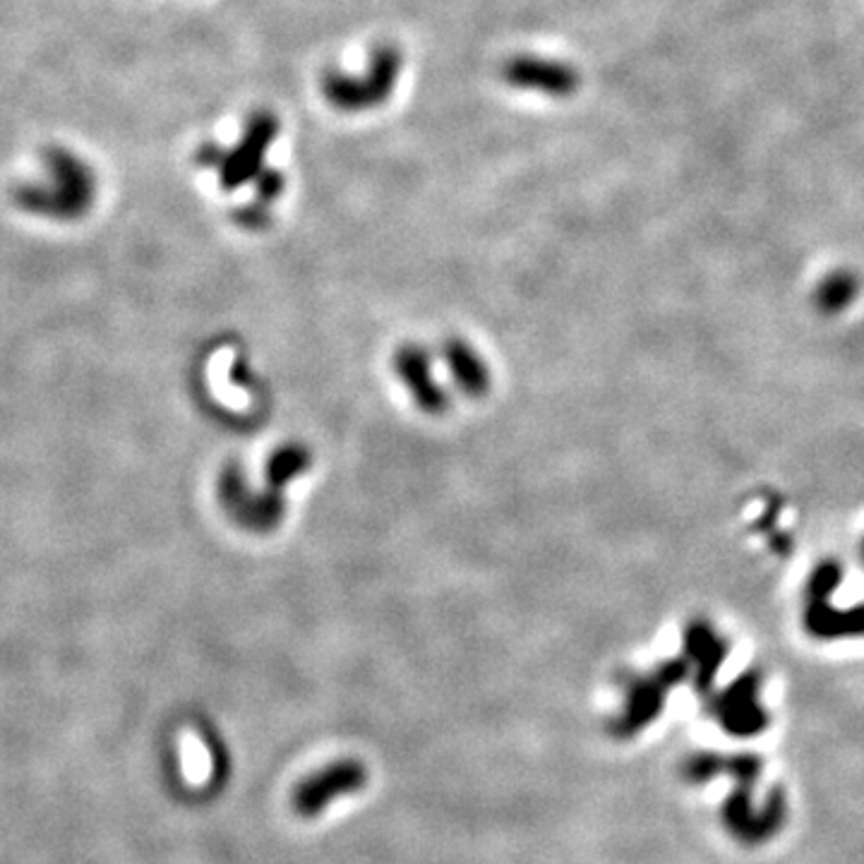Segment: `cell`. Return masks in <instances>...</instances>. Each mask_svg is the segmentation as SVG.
<instances>
[{
  "label": "cell",
  "instance_id": "obj_1",
  "mask_svg": "<svg viewBox=\"0 0 864 864\" xmlns=\"http://www.w3.org/2000/svg\"><path fill=\"white\" fill-rule=\"evenodd\" d=\"M46 183H24L15 190L22 210L38 216L72 222L92 210L97 178L89 164L68 147L51 145L44 152Z\"/></svg>",
  "mask_w": 864,
  "mask_h": 864
},
{
  "label": "cell",
  "instance_id": "obj_2",
  "mask_svg": "<svg viewBox=\"0 0 864 864\" xmlns=\"http://www.w3.org/2000/svg\"><path fill=\"white\" fill-rule=\"evenodd\" d=\"M281 123L272 111H255L243 127V135L228 149L226 161L218 169V186L226 192H236L250 186L267 169V154L279 137Z\"/></svg>",
  "mask_w": 864,
  "mask_h": 864
},
{
  "label": "cell",
  "instance_id": "obj_9",
  "mask_svg": "<svg viewBox=\"0 0 864 864\" xmlns=\"http://www.w3.org/2000/svg\"><path fill=\"white\" fill-rule=\"evenodd\" d=\"M214 768V761H210V750L207 744L202 740L192 738L186 747V773L190 776V781H204L212 773Z\"/></svg>",
  "mask_w": 864,
  "mask_h": 864
},
{
  "label": "cell",
  "instance_id": "obj_4",
  "mask_svg": "<svg viewBox=\"0 0 864 864\" xmlns=\"http://www.w3.org/2000/svg\"><path fill=\"white\" fill-rule=\"evenodd\" d=\"M368 781V771L358 761H337V764L319 771L317 776L307 778L299 785V790L293 795V807L303 817H315L319 811H325L334 799L344 795H351L363 788Z\"/></svg>",
  "mask_w": 864,
  "mask_h": 864
},
{
  "label": "cell",
  "instance_id": "obj_8",
  "mask_svg": "<svg viewBox=\"0 0 864 864\" xmlns=\"http://www.w3.org/2000/svg\"><path fill=\"white\" fill-rule=\"evenodd\" d=\"M307 467H311V459H307L301 447L281 449L272 457V461L267 463V483H272L274 487L287 485Z\"/></svg>",
  "mask_w": 864,
  "mask_h": 864
},
{
  "label": "cell",
  "instance_id": "obj_12",
  "mask_svg": "<svg viewBox=\"0 0 864 864\" xmlns=\"http://www.w3.org/2000/svg\"><path fill=\"white\" fill-rule=\"evenodd\" d=\"M236 218L243 226H260L267 222V212L257 210V207H243L236 212Z\"/></svg>",
  "mask_w": 864,
  "mask_h": 864
},
{
  "label": "cell",
  "instance_id": "obj_3",
  "mask_svg": "<svg viewBox=\"0 0 864 864\" xmlns=\"http://www.w3.org/2000/svg\"><path fill=\"white\" fill-rule=\"evenodd\" d=\"M502 80L521 92L546 94L550 99H570L582 87V75L570 63L534 54L512 56L502 66Z\"/></svg>",
  "mask_w": 864,
  "mask_h": 864
},
{
  "label": "cell",
  "instance_id": "obj_10",
  "mask_svg": "<svg viewBox=\"0 0 864 864\" xmlns=\"http://www.w3.org/2000/svg\"><path fill=\"white\" fill-rule=\"evenodd\" d=\"M255 188H257V200L262 204H272L274 200L281 198L283 188H287V176H283L279 169H265L260 176H257Z\"/></svg>",
  "mask_w": 864,
  "mask_h": 864
},
{
  "label": "cell",
  "instance_id": "obj_11",
  "mask_svg": "<svg viewBox=\"0 0 864 864\" xmlns=\"http://www.w3.org/2000/svg\"><path fill=\"white\" fill-rule=\"evenodd\" d=\"M226 154L228 149H224L222 145H216V142H204V145L195 152V161L204 169H222L224 161H226Z\"/></svg>",
  "mask_w": 864,
  "mask_h": 864
},
{
  "label": "cell",
  "instance_id": "obj_7",
  "mask_svg": "<svg viewBox=\"0 0 864 864\" xmlns=\"http://www.w3.org/2000/svg\"><path fill=\"white\" fill-rule=\"evenodd\" d=\"M449 368L455 372L459 386H463L469 394H481L487 386V372L467 344H451L447 348Z\"/></svg>",
  "mask_w": 864,
  "mask_h": 864
},
{
  "label": "cell",
  "instance_id": "obj_6",
  "mask_svg": "<svg viewBox=\"0 0 864 864\" xmlns=\"http://www.w3.org/2000/svg\"><path fill=\"white\" fill-rule=\"evenodd\" d=\"M402 68L404 56L394 44H380L370 51L368 68L360 72V80H363L372 109H378L392 99Z\"/></svg>",
  "mask_w": 864,
  "mask_h": 864
},
{
  "label": "cell",
  "instance_id": "obj_5",
  "mask_svg": "<svg viewBox=\"0 0 864 864\" xmlns=\"http://www.w3.org/2000/svg\"><path fill=\"white\" fill-rule=\"evenodd\" d=\"M394 368L399 372V378H402V382L411 390V394L416 396V402L423 411L437 414V411H442L447 406V396L433 378L428 354L420 351L416 346H406L396 354Z\"/></svg>",
  "mask_w": 864,
  "mask_h": 864
}]
</instances>
